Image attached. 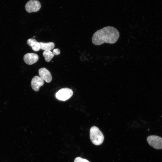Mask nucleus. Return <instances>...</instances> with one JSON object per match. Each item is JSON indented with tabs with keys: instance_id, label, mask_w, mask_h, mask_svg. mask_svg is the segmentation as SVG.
<instances>
[{
	"instance_id": "obj_11",
	"label": "nucleus",
	"mask_w": 162,
	"mask_h": 162,
	"mask_svg": "<svg viewBox=\"0 0 162 162\" xmlns=\"http://www.w3.org/2000/svg\"><path fill=\"white\" fill-rule=\"evenodd\" d=\"M43 56L45 58V60L47 62L50 61L54 55L50 50H45L43 53Z\"/></svg>"
},
{
	"instance_id": "obj_12",
	"label": "nucleus",
	"mask_w": 162,
	"mask_h": 162,
	"mask_svg": "<svg viewBox=\"0 0 162 162\" xmlns=\"http://www.w3.org/2000/svg\"><path fill=\"white\" fill-rule=\"evenodd\" d=\"M74 162H90L87 160L82 158L81 157H78L76 158Z\"/></svg>"
},
{
	"instance_id": "obj_9",
	"label": "nucleus",
	"mask_w": 162,
	"mask_h": 162,
	"mask_svg": "<svg viewBox=\"0 0 162 162\" xmlns=\"http://www.w3.org/2000/svg\"><path fill=\"white\" fill-rule=\"evenodd\" d=\"M27 44L35 51H38L40 49V44L36 40L33 38H30L27 40Z\"/></svg>"
},
{
	"instance_id": "obj_5",
	"label": "nucleus",
	"mask_w": 162,
	"mask_h": 162,
	"mask_svg": "<svg viewBox=\"0 0 162 162\" xmlns=\"http://www.w3.org/2000/svg\"><path fill=\"white\" fill-rule=\"evenodd\" d=\"M40 8V3L37 0H30L26 3L25 6L26 10L28 13L37 12Z\"/></svg>"
},
{
	"instance_id": "obj_13",
	"label": "nucleus",
	"mask_w": 162,
	"mask_h": 162,
	"mask_svg": "<svg viewBox=\"0 0 162 162\" xmlns=\"http://www.w3.org/2000/svg\"><path fill=\"white\" fill-rule=\"evenodd\" d=\"M60 50L58 49H55L53 50V53L54 55H58L60 54Z\"/></svg>"
},
{
	"instance_id": "obj_4",
	"label": "nucleus",
	"mask_w": 162,
	"mask_h": 162,
	"mask_svg": "<svg viewBox=\"0 0 162 162\" xmlns=\"http://www.w3.org/2000/svg\"><path fill=\"white\" fill-rule=\"evenodd\" d=\"M148 143L156 149H162V138L156 135H150L147 139Z\"/></svg>"
},
{
	"instance_id": "obj_10",
	"label": "nucleus",
	"mask_w": 162,
	"mask_h": 162,
	"mask_svg": "<svg viewBox=\"0 0 162 162\" xmlns=\"http://www.w3.org/2000/svg\"><path fill=\"white\" fill-rule=\"evenodd\" d=\"M40 49L44 50H51L54 47L55 44L53 42L44 43L40 42Z\"/></svg>"
},
{
	"instance_id": "obj_1",
	"label": "nucleus",
	"mask_w": 162,
	"mask_h": 162,
	"mask_svg": "<svg viewBox=\"0 0 162 162\" xmlns=\"http://www.w3.org/2000/svg\"><path fill=\"white\" fill-rule=\"evenodd\" d=\"M119 33L115 28L106 26L97 30L92 38L93 44L99 45L104 43L113 44L116 43L119 37Z\"/></svg>"
},
{
	"instance_id": "obj_6",
	"label": "nucleus",
	"mask_w": 162,
	"mask_h": 162,
	"mask_svg": "<svg viewBox=\"0 0 162 162\" xmlns=\"http://www.w3.org/2000/svg\"><path fill=\"white\" fill-rule=\"evenodd\" d=\"M44 80L40 77L36 76L32 79L31 86L32 88L36 92L38 91L40 87L43 85Z\"/></svg>"
},
{
	"instance_id": "obj_3",
	"label": "nucleus",
	"mask_w": 162,
	"mask_h": 162,
	"mask_svg": "<svg viewBox=\"0 0 162 162\" xmlns=\"http://www.w3.org/2000/svg\"><path fill=\"white\" fill-rule=\"evenodd\" d=\"M73 93V91L71 89L63 88L56 92V96L58 99L65 101L70 98L72 96Z\"/></svg>"
},
{
	"instance_id": "obj_8",
	"label": "nucleus",
	"mask_w": 162,
	"mask_h": 162,
	"mask_svg": "<svg viewBox=\"0 0 162 162\" xmlns=\"http://www.w3.org/2000/svg\"><path fill=\"white\" fill-rule=\"evenodd\" d=\"M40 77L47 83L50 82L52 80V76L50 72L44 68L40 69L38 70Z\"/></svg>"
},
{
	"instance_id": "obj_7",
	"label": "nucleus",
	"mask_w": 162,
	"mask_h": 162,
	"mask_svg": "<svg viewBox=\"0 0 162 162\" xmlns=\"http://www.w3.org/2000/svg\"><path fill=\"white\" fill-rule=\"evenodd\" d=\"M38 59V55L33 53L26 54L23 57L24 61L28 65H32L35 63L37 62Z\"/></svg>"
},
{
	"instance_id": "obj_2",
	"label": "nucleus",
	"mask_w": 162,
	"mask_h": 162,
	"mask_svg": "<svg viewBox=\"0 0 162 162\" xmlns=\"http://www.w3.org/2000/svg\"><path fill=\"white\" fill-rule=\"evenodd\" d=\"M90 137L92 143L96 145L101 144L104 140V135L97 127L92 126L90 130Z\"/></svg>"
}]
</instances>
